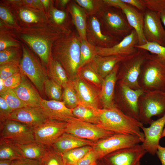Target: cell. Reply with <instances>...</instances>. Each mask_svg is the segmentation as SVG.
Wrapping results in <instances>:
<instances>
[{
  "label": "cell",
  "mask_w": 165,
  "mask_h": 165,
  "mask_svg": "<svg viewBox=\"0 0 165 165\" xmlns=\"http://www.w3.org/2000/svg\"><path fill=\"white\" fill-rule=\"evenodd\" d=\"M8 119L22 123L34 129L48 119L40 107L27 106L13 111Z\"/></svg>",
  "instance_id": "cell-21"
},
{
  "label": "cell",
  "mask_w": 165,
  "mask_h": 165,
  "mask_svg": "<svg viewBox=\"0 0 165 165\" xmlns=\"http://www.w3.org/2000/svg\"><path fill=\"white\" fill-rule=\"evenodd\" d=\"M71 4L69 11L78 35L81 40L87 41L86 28L88 15L85 10L75 1Z\"/></svg>",
  "instance_id": "cell-27"
},
{
  "label": "cell",
  "mask_w": 165,
  "mask_h": 165,
  "mask_svg": "<svg viewBox=\"0 0 165 165\" xmlns=\"http://www.w3.org/2000/svg\"><path fill=\"white\" fill-rule=\"evenodd\" d=\"M95 47L96 46L89 43L87 41L81 39L79 68L90 63L96 56L97 54Z\"/></svg>",
  "instance_id": "cell-35"
},
{
  "label": "cell",
  "mask_w": 165,
  "mask_h": 165,
  "mask_svg": "<svg viewBox=\"0 0 165 165\" xmlns=\"http://www.w3.org/2000/svg\"><path fill=\"white\" fill-rule=\"evenodd\" d=\"M97 155L92 148L75 165H95L97 159Z\"/></svg>",
  "instance_id": "cell-45"
},
{
  "label": "cell",
  "mask_w": 165,
  "mask_h": 165,
  "mask_svg": "<svg viewBox=\"0 0 165 165\" xmlns=\"http://www.w3.org/2000/svg\"><path fill=\"white\" fill-rule=\"evenodd\" d=\"M77 75L83 80L101 89L104 79L94 69L90 63L79 68Z\"/></svg>",
  "instance_id": "cell-32"
},
{
  "label": "cell",
  "mask_w": 165,
  "mask_h": 165,
  "mask_svg": "<svg viewBox=\"0 0 165 165\" xmlns=\"http://www.w3.org/2000/svg\"><path fill=\"white\" fill-rule=\"evenodd\" d=\"M122 1L142 12H144L146 9L142 2V0H122Z\"/></svg>",
  "instance_id": "cell-51"
},
{
  "label": "cell",
  "mask_w": 165,
  "mask_h": 165,
  "mask_svg": "<svg viewBox=\"0 0 165 165\" xmlns=\"http://www.w3.org/2000/svg\"><path fill=\"white\" fill-rule=\"evenodd\" d=\"M19 67L21 73L43 94L45 83L48 78L47 71L35 56L24 46H23V55Z\"/></svg>",
  "instance_id": "cell-8"
},
{
  "label": "cell",
  "mask_w": 165,
  "mask_h": 165,
  "mask_svg": "<svg viewBox=\"0 0 165 165\" xmlns=\"http://www.w3.org/2000/svg\"><path fill=\"white\" fill-rule=\"evenodd\" d=\"M69 1H70L68 0H62L60 1V2L62 6H65Z\"/></svg>",
  "instance_id": "cell-57"
},
{
  "label": "cell",
  "mask_w": 165,
  "mask_h": 165,
  "mask_svg": "<svg viewBox=\"0 0 165 165\" xmlns=\"http://www.w3.org/2000/svg\"><path fill=\"white\" fill-rule=\"evenodd\" d=\"M119 64L116 65L111 73L104 79L100 91V100L103 108L116 106L114 97Z\"/></svg>",
  "instance_id": "cell-24"
},
{
  "label": "cell",
  "mask_w": 165,
  "mask_h": 165,
  "mask_svg": "<svg viewBox=\"0 0 165 165\" xmlns=\"http://www.w3.org/2000/svg\"><path fill=\"white\" fill-rule=\"evenodd\" d=\"M80 102L96 109L101 108V89L78 75L72 81Z\"/></svg>",
  "instance_id": "cell-19"
},
{
  "label": "cell",
  "mask_w": 165,
  "mask_h": 165,
  "mask_svg": "<svg viewBox=\"0 0 165 165\" xmlns=\"http://www.w3.org/2000/svg\"><path fill=\"white\" fill-rule=\"evenodd\" d=\"M21 19L28 23H35L38 22L39 18L32 12L27 9L21 10L20 12Z\"/></svg>",
  "instance_id": "cell-47"
},
{
  "label": "cell",
  "mask_w": 165,
  "mask_h": 165,
  "mask_svg": "<svg viewBox=\"0 0 165 165\" xmlns=\"http://www.w3.org/2000/svg\"><path fill=\"white\" fill-rule=\"evenodd\" d=\"M146 9L160 13L165 10V0H142Z\"/></svg>",
  "instance_id": "cell-43"
},
{
  "label": "cell",
  "mask_w": 165,
  "mask_h": 165,
  "mask_svg": "<svg viewBox=\"0 0 165 165\" xmlns=\"http://www.w3.org/2000/svg\"><path fill=\"white\" fill-rule=\"evenodd\" d=\"M12 162V161L9 160H0V165H11Z\"/></svg>",
  "instance_id": "cell-54"
},
{
  "label": "cell",
  "mask_w": 165,
  "mask_h": 165,
  "mask_svg": "<svg viewBox=\"0 0 165 165\" xmlns=\"http://www.w3.org/2000/svg\"><path fill=\"white\" fill-rule=\"evenodd\" d=\"M44 31H29L26 33H23L21 36L43 62L47 64L50 59L51 47L53 43L57 39L67 35L58 34L50 35L59 32L67 33L65 31H57L48 34L44 33Z\"/></svg>",
  "instance_id": "cell-7"
},
{
  "label": "cell",
  "mask_w": 165,
  "mask_h": 165,
  "mask_svg": "<svg viewBox=\"0 0 165 165\" xmlns=\"http://www.w3.org/2000/svg\"></svg>",
  "instance_id": "cell-62"
},
{
  "label": "cell",
  "mask_w": 165,
  "mask_h": 165,
  "mask_svg": "<svg viewBox=\"0 0 165 165\" xmlns=\"http://www.w3.org/2000/svg\"><path fill=\"white\" fill-rule=\"evenodd\" d=\"M160 16L162 23L165 28V10L160 13Z\"/></svg>",
  "instance_id": "cell-55"
},
{
  "label": "cell",
  "mask_w": 165,
  "mask_h": 165,
  "mask_svg": "<svg viewBox=\"0 0 165 165\" xmlns=\"http://www.w3.org/2000/svg\"><path fill=\"white\" fill-rule=\"evenodd\" d=\"M40 107L49 119L67 122L75 117L72 109L67 107L63 101L42 99Z\"/></svg>",
  "instance_id": "cell-22"
},
{
  "label": "cell",
  "mask_w": 165,
  "mask_h": 165,
  "mask_svg": "<svg viewBox=\"0 0 165 165\" xmlns=\"http://www.w3.org/2000/svg\"><path fill=\"white\" fill-rule=\"evenodd\" d=\"M138 44V36L133 29L128 35L113 46L108 48L96 47V51L97 55L101 56H128L138 51V49L135 46Z\"/></svg>",
  "instance_id": "cell-17"
},
{
  "label": "cell",
  "mask_w": 165,
  "mask_h": 165,
  "mask_svg": "<svg viewBox=\"0 0 165 165\" xmlns=\"http://www.w3.org/2000/svg\"><path fill=\"white\" fill-rule=\"evenodd\" d=\"M64 165H75V164H64Z\"/></svg>",
  "instance_id": "cell-61"
},
{
  "label": "cell",
  "mask_w": 165,
  "mask_h": 165,
  "mask_svg": "<svg viewBox=\"0 0 165 165\" xmlns=\"http://www.w3.org/2000/svg\"><path fill=\"white\" fill-rule=\"evenodd\" d=\"M42 165H64L62 155L50 146L44 156L41 160Z\"/></svg>",
  "instance_id": "cell-39"
},
{
  "label": "cell",
  "mask_w": 165,
  "mask_h": 165,
  "mask_svg": "<svg viewBox=\"0 0 165 165\" xmlns=\"http://www.w3.org/2000/svg\"><path fill=\"white\" fill-rule=\"evenodd\" d=\"M156 154L160 160L162 165H165V147L159 145L158 147Z\"/></svg>",
  "instance_id": "cell-53"
},
{
  "label": "cell",
  "mask_w": 165,
  "mask_h": 165,
  "mask_svg": "<svg viewBox=\"0 0 165 165\" xmlns=\"http://www.w3.org/2000/svg\"><path fill=\"white\" fill-rule=\"evenodd\" d=\"M11 165H42V164L41 160L22 157L12 161Z\"/></svg>",
  "instance_id": "cell-48"
},
{
  "label": "cell",
  "mask_w": 165,
  "mask_h": 165,
  "mask_svg": "<svg viewBox=\"0 0 165 165\" xmlns=\"http://www.w3.org/2000/svg\"><path fill=\"white\" fill-rule=\"evenodd\" d=\"M142 142L138 137L131 135L115 134L101 139L93 146L98 159L119 149L132 147Z\"/></svg>",
  "instance_id": "cell-11"
},
{
  "label": "cell",
  "mask_w": 165,
  "mask_h": 165,
  "mask_svg": "<svg viewBox=\"0 0 165 165\" xmlns=\"http://www.w3.org/2000/svg\"><path fill=\"white\" fill-rule=\"evenodd\" d=\"M132 55L107 56L97 55L90 63L96 71L104 79L111 73L116 64Z\"/></svg>",
  "instance_id": "cell-25"
},
{
  "label": "cell",
  "mask_w": 165,
  "mask_h": 165,
  "mask_svg": "<svg viewBox=\"0 0 165 165\" xmlns=\"http://www.w3.org/2000/svg\"><path fill=\"white\" fill-rule=\"evenodd\" d=\"M19 55L17 50L13 48H8L0 52V65L8 63L19 64Z\"/></svg>",
  "instance_id": "cell-40"
},
{
  "label": "cell",
  "mask_w": 165,
  "mask_h": 165,
  "mask_svg": "<svg viewBox=\"0 0 165 165\" xmlns=\"http://www.w3.org/2000/svg\"><path fill=\"white\" fill-rule=\"evenodd\" d=\"M23 157L16 144L5 138H0V160L11 161Z\"/></svg>",
  "instance_id": "cell-31"
},
{
  "label": "cell",
  "mask_w": 165,
  "mask_h": 165,
  "mask_svg": "<svg viewBox=\"0 0 165 165\" xmlns=\"http://www.w3.org/2000/svg\"><path fill=\"white\" fill-rule=\"evenodd\" d=\"M149 52L138 49L130 57L120 62L117 74V82L132 89H141L138 82L142 64Z\"/></svg>",
  "instance_id": "cell-5"
},
{
  "label": "cell",
  "mask_w": 165,
  "mask_h": 165,
  "mask_svg": "<svg viewBox=\"0 0 165 165\" xmlns=\"http://www.w3.org/2000/svg\"><path fill=\"white\" fill-rule=\"evenodd\" d=\"M0 17L4 21L10 24H14L13 18L9 11L4 7H0Z\"/></svg>",
  "instance_id": "cell-50"
},
{
  "label": "cell",
  "mask_w": 165,
  "mask_h": 165,
  "mask_svg": "<svg viewBox=\"0 0 165 165\" xmlns=\"http://www.w3.org/2000/svg\"><path fill=\"white\" fill-rule=\"evenodd\" d=\"M20 71L18 64L10 63L1 65L0 79L4 81Z\"/></svg>",
  "instance_id": "cell-42"
},
{
  "label": "cell",
  "mask_w": 165,
  "mask_h": 165,
  "mask_svg": "<svg viewBox=\"0 0 165 165\" xmlns=\"http://www.w3.org/2000/svg\"><path fill=\"white\" fill-rule=\"evenodd\" d=\"M81 39L74 32L57 39L53 44L51 53L65 71L69 80L77 76L80 63Z\"/></svg>",
  "instance_id": "cell-1"
},
{
  "label": "cell",
  "mask_w": 165,
  "mask_h": 165,
  "mask_svg": "<svg viewBox=\"0 0 165 165\" xmlns=\"http://www.w3.org/2000/svg\"><path fill=\"white\" fill-rule=\"evenodd\" d=\"M0 138L16 144H24L35 141L34 129L19 122L6 119L0 122Z\"/></svg>",
  "instance_id": "cell-12"
},
{
  "label": "cell",
  "mask_w": 165,
  "mask_h": 165,
  "mask_svg": "<svg viewBox=\"0 0 165 165\" xmlns=\"http://www.w3.org/2000/svg\"><path fill=\"white\" fill-rule=\"evenodd\" d=\"M147 153L142 144L123 148L106 156L110 165H137Z\"/></svg>",
  "instance_id": "cell-18"
},
{
  "label": "cell",
  "mask_w": 165,
  "mask_h": 165,
  "mask_svg": "<svg viewBox=\"0 0 165 165\" xmlns=\"http://www.w3.org/2000/svg\"><path fill=\"white\" fill-rule=\"evenodd\" d=\"M46 7H47L49 4V1L47 0H41L40 1Z\"/></svg>",
  "instance_id": "cell-58"
},
{
  "label": "cell",
  "mask_w": 165,
  "mask_h": 165,
  "mask_svg": "<svg viewBox=\"0 0 165 165\" xmlns=\"http://www.w3.org/2000/svg\"><path fill=\"white\" fill-rule=\"evenodd\" d=\"M99 124L104 129L115 134L135 135L142 143L144 134L141 130L143 124L139 120L123 113L116 106L100 108L98 110Z\"/></svg>",
  "instance_id": "cell-2"
},
{
  "label": "cell",
  "mask_w": 165,
  "mask_h": 165,
  "mask_svg": "<svg viewBox=\"0 0 165 165\" xmlns=\"http://www.w3.org/2000/svg\"><path fill=\"white\" fill-rule=\"evenodd\" d=\"M74 1L85 10L88 16H96L106 5L104 0H76Z\"/></svg>",
  "instance_id": "cell-36"
},
{
  "label": "cell",
  "mask_w": 165,
  "mask_h": 165,
  "mask_svg": "<svg viewBox=\"0 0 165 165\" xmlns=\"http://www.w3.org/2000/svg\"><path fill=\"white\" fill-rule=\"evenodd\" d=\"M137 165H141L140 162L138 163Z\"/></svg>",
  "instance_id": "cell-60"
},
{
  "label": "cell",
  "mask_w": 165,
  "mask_h": 165,
  "mask_svg": "<svg viewBox=\"0 0 165 165\" xmlns=\"http://www.w3.org/2000/svg\"><path fill=\"white\" fill-rule=\"evenodd\" d=\"M165 126V113L157 119L153 120L149 127H141L144 136L142 145L147 152L152 155L156 154Z\"/></svg>",
  "instance_id": "cell-20"
},
{
  "label": "cell",
  "mask_w": 165,
  "mask_h": 165,
  "mask_svg": "<svg viewBox=\"0 0 165 165\" xmlns=\"http://www.w3.org/2000/svg\"><path fill=\"white\" fill-rule=\"evenodd\" d=\"M87 41L96 46L103 48L112 47L121 41L104 34L98 18L94 15L87 16L86 28Z\"/></svg>",
  "instance_id": "cell-16"
},
{
  "label": "cell",
  "mask_w": 165,
  "mask_h": 165,
  "mask_svg": "<svg viewBox=\"0 0 165 165\" xmlns=\"http://www.w3.org/2000/svg\"><path fill=\"white\" fill-rule=\"evenodd\" d=\"M16 43L14 42L4 39L0 40V51H2L11 47L16 46Z\"/></svg>",
  "instance_id": "cell-52"
},
{
  "label": "cell",
  "mask_w": 165,
  "mask_h": 165,
  "mask_svg": "<svg viewBox=\"0 0 165 165\" xmlns=\"http://www.w3.org/2000/svg\"><path fill=\"white\" fill-rule=\"evenodd\" d=\"M6 88L5 87L4 83V81L0 79V93L4 90Z\"/></svg>",
  "instance_id": "cell-56"
},
{
  "label": "cell",
  "mask_w": 165,
  "mask_h": 165,
  "mask_svg": "<svg viewBox=\"0 0 165 165\" xmlns=\"http://www.w3.org/2000/svg\"><path fill=\"white\" fill-rule=\"evenodd\" d=\"M22 80V73L20 71L4 81L6 88L13 89L17 86Z\"/></svg>",
  "instance_id": "cell-44"
},
{
  "label": "cell",
  "mask_w": 165,
  "mask_h": 165,
  "mask_svg": "<svg viewBox=\"0 0 165 165\" xmlns=\"http://www.w3.org/2000/svg\"><path fill=\"white\" fill-rule=\"evenodd\" d=\"M94 145L90 140L80 138L64 132L51 146L62 154L67 151L74 148L86 146H92Z\"/></svg>",
  "instance_id": "cell-26"
},
{
  "label": "cell",
  "mask_w": 165,
  "mask_h": 165,
  "mask_svg": "<svg viewBox=\"0 0 165 165\" xmlns=\"http://www.w3.org/2000/svg\"><path fill=\"white\" fill-rule=\"evenodd\" d=\"M13 90L19 98L27 106H41L42 99L35 88L22 73L21 82Z\"/></svg>",
  "instance_id": "cell-23"
},
{
  "label": "cell",
  "mask_w": 165,
  "mask_h": 165,
  "mask_svg": "<svg viewBox=\"0 0 165 165\" xmlns=\"http://www.w3.org/2000/svg\"><path fill=\"white\" fill-rule=\"evenodd\" d=\"M63 88L62 101L67 107L72 109L81 103L72 81L69 80Z\"/></svg>",
  "instance_id": "cell-33"
},
{
  "label": "cell",
  "mask_w": 165,
  "mask_h": 165,
  "mask_svg": "<svg viewBox=\"0 0 165 165\" xmlns=\"http://www.w3.org/2000/svg\"><path fill=\"white\" fill-rule=\"evenodd\" d=\"M0 96L13 111L27 106L19 98L12 89L6 88L0 93Z\"/></svg>",
  "instance_id": "cell-37"
},
{
  "label": "cell",
  "mask_w": 165,
  "mask_h": 165,
  "mask_svg": "<svg viewBox=\"0 0 165 165\" xmlns=\"http://www.w3.org/2000/svg\"><path fill=\"white\" fill-rule=\"evenodd\" d=\"M48 64V77L63 88L64 87L69 80L62 66L58 61L53 58L50 59Z\"/></svg>",
  "instance_id": "cell-29"
},
{
  "label": "cell",
  "mask_w": 165,
  "mask_h": 165,
  "mask_svg": "<svg viewBox=\"0 0 165 165\" xmlns=\"http://www.w3.org/2000/svg\"><path fill=\"white\" fill-rule=\"evenodd\" d=\"M138 82L144 93L165 92V61L149 53L142 64Z\"/></svg>",
  "instance_id": "cell-3"
},
{
  "label": "cell",
  "mask_w": 165,
  "mask_h": 165,
  "mask_svg": "<svg viewBox=\"0 0 165 165\" xmlns=\"http://www.w3.org/2000/svg\"><path fill=\"white\" fill-rule=\"evenodd\" d=\"M139 120L143 124H150L152 118H159L165 113V92L154 90L144 93L138 101Z\"/></svg>",
  "instance_id": "cell-6"
},
{
  "label": "cell",
  "mask_w": 165,
  "mask_h": 165,
  "mask_svg": "<svg viewBox=\"0 0 165 165\" xmlns=\"http://www.w3.org/2000/svg\"><path fill=\"white\" fill-rule=\"evenodd\" d=\"M98 109L80 103L72 111L75 118L85 122L98 125Z\"/></svg>",
  "instance_id": "cell-30"
},
{
  "label": "cell",
  "mask_w": 165,
  "mask_h": 165,
  "mask_svg": "<svg viewBox=\"0 0 165 165\" xmlns=\"http://www.w3.org/2000/svg\"><path fill=\"white\" fill-rule=\"evenodd\" d=\"M53 19L56 24L62 26L61 24L63 22L66 17V13L64 11L54 9L52 10Z\"/></svg>",
  "instance_id": "cell-49"
},
{
  "label": "cell",
  "mask_w": 165,
  "mask_h": 165,
  "mask_svg": "<svg viewBox=\"0 0 165 165\" xmlns=\"http://www.w3.org/2000/svg\"><path fill=\"white\" fill-rule=\"evenodd\" d=\"M16 144L23 157L38 160L44 156L50 146L36 141L24 144Z\"/></svg>",
  "instance_id": "cell-28"
},
{
  "label": "cell",
  "mask_w": 165,
  "mask_h": 165,
  "mask_svg": "<svg viewBox=\"0 0 165 165\" xmlns=\"http://www.w3.org/2000/svg\"><path fill=\"white\" fill-rule=\"evenodd\" d=\"M144 16L143 32L147 42L165 46V28L160 13L146 9Z\"/></svg>",
  "instance_id": "cell-13"
},
{
  "label": "cell",
  "mask_w": 165,
  "mask_h": 165,
  "mask_svg": "<svg viewBox=\"0 0 165 165\" xmlns=\"http://www.w3.org/2000/svg\"><path fill=\"white\" fill-rule=\"evenodd\" d=\"M67 122L48 119L34 129L35 141L51 146L65 132Z\"/></svg>",
  "instance_id": "cell-15"
},
{
  "label": "cell",
  "mask_w": 165,
  "mask_h": 165,
  "mask_svg": "<svg viewBox=\"0 0 165 165\" xmlns=\"http://www.w3.org/2000/svg\"><path fill=\"white\" fill-rule=\"evenodd\" d=\"M66 122L65 132L84 139L95 141L107 138L115 134L104 129L98 125L85 122L75 117Z\"/></svg>",
  "instance_id": "cell-10"
},
{
  "label": "cell",
  "mask_w": 165,
  "mask_h": 165,
  "mask_svg": "<svg viewBox=\"0 0 165 165\" xmlns=\"http://www.w3.org/2000/svg\"><path fill=\"white\" fill-rule=\"evenodd\" d=\"M135 47L146 50L151 53L156 54L165 61V46L154 42H147L143 45H137Z\"/></svg>",
  "instance_id": "cell-41"
},
{
  "label": "cell",
  "mask_w": 165,
  "mask_h": 165,
  "mask_svg": "<svg viewBox=\"0 0 165 165\" xmlns=\"http://www.w3.org/2000/svg\"><path fill=\"white\" fill-rule=\"evenodd\" d=\"M144 93L141 89L133 90L117 82L115 91V105L125 114L139 120L138 101Z\"/></svg>",
  "instance_id": "cell-9"
},
{
  "label": "cell",
  "mask_w": 165,
  "mask_h": 165,
  "mask_svg": "<svg viewBox=\"0 0 165 165\" xmlns=\"http://www.w3.org/2000/svg\"><path fill=\"white\" fill-rule=\"evenodd\" d=\"M96 16L103 28V33L121 41L133 29L122 10L106 5Z\"/></svg>",
  "instance_id": "cell-4"
},
{
  "label": "cell",
  "mask_w": 165,
  "mask_h": 165,
  "mask_svg": "<svg viewBox=\"0 0 165 165\" xmlns=\"http://www.w3.org/2000/svg\"><path fill=\"white\" fill-rule=\"evenodd\" d=\"M92 148V146H86L67 151L62 154L64 164H75Z\"/></svg>",
  "instance_id": "cell-34"
},
{
  "label": "cell",
  "mask_w": 165,
  "mask_h": 165,
  "mask_svg": "<svg viewBox=\"0 0 165 165\" xmlns=\"http://www.w3.org/2000/svg\"><path fill=\"white\" fill-rule=\"evenodd\" d=\"M108 6L121 9L124 14L130 25L136 32L138 38V45H142L148 42L143 32L144 12L126 3L122 0H104Z\"/></svg>",
  "instance_id": "cell-14"
},
{
  "label": "cell",
  "mask_w": 165,
  "mask_h": 165,
  "mask_svg": "<svg viewBox=\"0 0 165 165\" xmlns=\"http://www.w3.org/2000/svg\"><path fill=\"white\" fill-rule=\"evenodd\" d=\"M13 111L9 107L5 100L0 96V120L3 121L8 118Z\"/></svg>",
  "instance_id": "cell-46"
},
{
  "label": "cell",
  "mask_w": 165,
  "mask_h": 165,
  "mask_svg": "<svg viewBox=\"0 0 165 165\" xmlns=\"http://www.w3.org/2000/svg\"><path fill=\"white\" fill-rule=\"evenodd\" d=\"M165 137V126L163 129V131L162 132L161 136V138Z\"/></svg>",
  "instance_id": "cell-59"
},
{
  "label": "cell",
  "mask_w": 165,
  "mask_h": 165,
  "mask_svg": "<svg viewBox=\"0 0 165 165\" xmlns=\"http://www.w3.org/2000/svg\"><path fill=\"white\" fill-rule=\"evenodd\" d=\"M62 87L53 80L48 78L45 83L44 91L50 100L61 101Z\"/></svg>",
  "instance_id": "cell-38"
}]
</instances>
